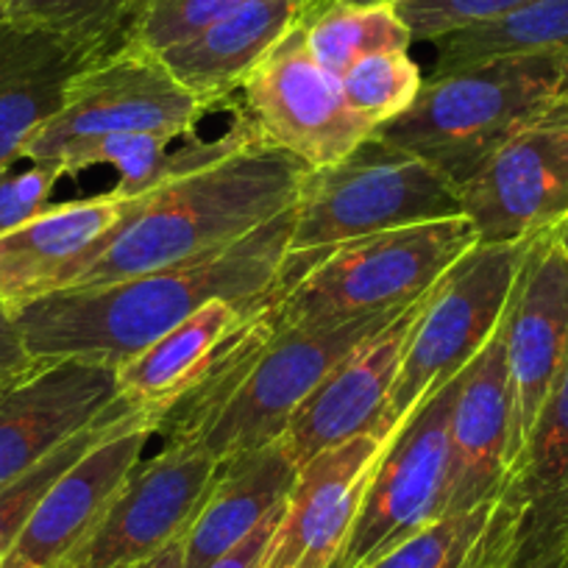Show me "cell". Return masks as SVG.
<instances>
[{"label":"cell","instance_id":"6da1fadb","mask_svg":"<svg viewBox=\"0 0 568 568\" xmlns=\"http://www.w3.org/2000/svg\"><path fill=\"white\" fill-rule=\"evenodd\" d=\"M293 206L229 248L182 265L92 287H70L18 310L31 359H92L120 368L215 298H265L278 291Z\"/></svg>","mask_w":568,"mask_h":568},{"label":"cell","instance_id":"7a4b0ae2","mask_svg":"<svg viewBox=\"0 0 568 568\" xmlns=\"http://www.w3.org/2000/svg\"><path fill=\"white\" fill-rule=\"evenodd\" d=\"M307 165L284 151L245 149L134 195V206L73 287L120 282L229 248L291 210Z\"/></svg>","mask_w":568,"mask_h":568},{"label":"cell","instance_id":"3957f363","mask_svg":"<svg viewBox=\"0 0 568 568\" xmlns=\"http://www.w3.org/2000/svg\"><path fill=\"white\" fill-rule=\"evenodd\" d=\"M568 112V53H532L429 75L413 106L374 131L460 187L510 136Z\"/></svg>","mask_w":568,"mask_h":568},{"label":"cell","instance_id":"277c9868","mask_svg":"<svg viewBox=\"0 0 568 568\" xmlns=\"http://www.w3.org/2000/svg\"><path fill=\"white\" fill-rule=\"evenodd\" d=\"M474 245L471 221L457 215L315 251L298 276L278 284L273 296L276 324L332 329L396 313L424 296Z\"/></svg>","mask_w":568,"mask_h":568},{"label":"cell","instance_id":"5b68a950","mask_svg":"<svg viewBox=\"0 0 568 568\" xmlns=\"http://www.w3.org/2000/svg\"><path fill=\"white\" fill-rule=\"evenodd\" d=\"M457 215H463V201L455 182L371 136L337 165L304 173L287 254H315L348 240Z\"/></svg>","mask_w":568,"mask_h":568},{"label":"cell","instance_id":"8992f818","mask_svg":"<svg viewBox=\"0 0 568 568\" xmlns=\"http://www.w3.org/2000/svg\"><path fill=\"white\" fill-rule=\"evenodd\" d=\"M532 240L505 245L477 243L435 282L415 321L382 413V440L390 438L429 393L455 379L488 346L510 310Z\"/></svg>","mask_w":568,"mask_h":568},{"label":"cell","instance_id":"52a82bcc","mask_svg":"<svg viewBox=\"0 0 568 568\" xmlns=\"http://www.w3.org/2000/svg\"><path fill=\"white\" fill-rule=\"evenodd\" d=\"M206 112L156 53L120 42L75 75L59 114L29 142L23 156L62 171L73 151L103 136L193 134Z\"/></svg>","mask_w":568,"mask_h":568},{"label":"cell","instance_id":"ba28073f","mask_svg":"<svg viewBox=\"0 0 568 568\" xmlns=\"http://www.w3.org/2000/svg\"><path fill=\"white\" fill-rule=\"evenodd\" d=\"M463 371L424 398L382 452L346 546L332 568H365L449 516V418Z\"/></svg>","mask_w":568,"mask_h":568},{"label":"cell","instance_id":"9c48e42d","mask_svg":"<svg viewBox=\"0 0 568 568\" xmlns=\"http://www.w3.org/2000/svg\"><path fill=\"white\" fill-rule=\"evenodd\" d=\"M304 23L260 59L240 90L256 140L318 171L354 154L376 129L348 106L341 79L315 62Z\"/></svg>","mask_w":568,"mask_h":568},{"label":"cell","instance_id":"30bf717a","mask_svg":"<svg viewBox=\"0 0 568 568\" xmlns=\"http://www.w3.org/2000/svg\"><path fill=\"white\" fill-rule=\"evenodd\" d=\"M217 468L221 463L201 444L160 440L62 568H134L160 555L187 535Z\"/></svg>","mask_w":568,"mask_h":568},{"label":"cell","instance_id":"8fae6325","mask_svg":"<svg viewBox=\"0 0 568 568\" xmlns=\"http://www.w3.org/2000/svg\"><path fill=\"white\" fill-rule=\"evenodd\" d=\"M396 313L352 321L332 329H284L276 324V335L262 348L243 387L234 393L201 446L223 463L282 438L293 413L313 396L329 371Z\"/></svg>","mask_w":568,"mask_h":568},{"label":"cell","instance_id":"7c38bea8","mask_svg":"<svg viewBox=\"0 0 568 568\" xmlns=\"http://www.w3.org/2000/svg\"><path fill=\"white\" fill-rule=\"evenodd\" d=\"M460 201L483 245L549 232L568 212V112L510 136L460 184Z\"/></svg>","mask_w":568,"mask_h":568},{"label":"cell","instance_id":"4fadbf2b","mask_svg":"<svg viewBox=\"0 0 568 568\" xmlns=\"http://www.w3.org/2000/svg\"><path fill=\"white\" fill-rule=\"evenodd\" d=\"M120 398L118 368L92 359H34L0 385V488L106 418Z\"/></svg>","mask_w":568,"mask_h":568},{"label":"cell","instance_id":"5bb4252c","mask_svg":"<svg viewBox=\"0 0 568 568\" xmlns=\"http://www.w3.org/2000/svg\"><path fill=\"white\" fill-rule=\"evenodd\" d=\"M568 371V256L549 232L538 234L507 310L510 449L507 471L527 446L540 409Z\"/></svg>","mask_w":568,"mask_h":568},{"label":"cell","instance_id":"9a60e30c","mask_svg":"<svg viewBox=\"0 0 568 568\" xmlns=\"http://www.w3.org/2000/svg\"><path fill=\"white\" fill-rule=\"evenodd\" d=\"M162 415L160 409L140 407L84 452L48 488L0 568H62L151 449Z\"/></svg>","mask_w":568,"mask_h":568},{"label":"cell","instance_id":"2e32d148","mask_svg":"<svg viewBox=\"0 0 568 568\" xmlns=\"http://www.w3.org/2000/svg\"><path fill=\"white\" fill-rule=\"evenodd\" d=\"M429 291L398 310L374 335L365 337L348 357H343L329 371V376L315 387L313 396L293 413L278 444L284 446L296 466H304L332 446L346 444L354 435L379 438L382 413H385L393 382L402 368L404 348H407Z\"/></svg>","mask_w":568,"mask_h":568},{"label":"cell","instance_id":"e0dca14e","mask_svg":"<svg viewBox=\"0 0 568 568\" xmlns=\"http://www.w3.org/2000/svg\"><path fill=\"white\" fill-rule=\"evenodd\" d=\"M387 440L354 435L298 466L260 568L335 566Z\"/></svg>","mask_w":568,"mask_h":568},{"label":"cell","instance_id":"ac0fdd59","mask_svg":"<svg viewBox=\"0 0 568 568\" xmlns=\"http://www.w3.org/2000/svg\"><path fill=\"white\" fill-rule=\"evenodd\" d=\"M131 206L134 195L114 193L48 204L0 234V304L18 313L26 304L70 291Z\"/></svg>","mask_w":568,"mask_h":568},{"label":"cell","instance_id":"d6986e66","mask_svg":"<svg viewBox=\"0 0 568 568\" xmlns=\"http://www.w3.org/2000/svg\"><path fill=\"white\" fill-rule=\"evenodd\" d=\"M112 48L0 12V168L23 160L29 142L59 114L75 75Z\"/></svg>","mask_w":568,"mask_h":568},{"label":"cell","instance_id":"ffe728a7","mask_svg":"<svg viewBox=\"0 0 568 568\" xmlns=\"http://www.w3.org/2000/svg\"><path fill=\"white\" fill-rule=\"evenodd\" d=\"M510 376L507 315L488 346L463 371L449 418V516L496 499L507 479Z\"/></svg>","mask_w":568,"mask_h":568},{"label":"cell","instance_id":"44dd1931","mask_svg":"<svg viewBox=\"0 0 568 568\" xmlns=\"http://www.w3.org/2000/svg\"><path fill=\"white\" fill-rule=\"evenodd\" d=\"M499 501L516 521L513 568H568V371L507 471Z\"/></svg>","mask_w":568,"mask_h":568},{"label":"cell","instance_id":"7402d4cb","mask_svg":"<svg viewBox=\"0 0 568 568\" xmlns=\"http://www.w3.org/2000/svg\"><path fill=\"white\" fill-rule=\"evenodd\" d=\"M321 0H245L193 40L160 53L173 79L206 109L243 87L260 59L296 29Z\"/></svg>","mask_w":568,"mask_h":568},{"label":"cell","instance_id":"603a6c76","mask_svg":"<svg viewBox=\"0 0 568 568\" xmlns=\"http://www.w3.org/2000/svg\"><path fill=\"white\" fill-rule=\"evenodd\" d=\"M298 466L278 440L221 463L212 490L184 535V568H210L284 505Z\"/></svg>","mask_w":568,"mask_h":568},{"label":"cell","instance_id":"cb8c5ba5","mask_svg":"<svg viewBox=\"0 0 568 568\" xmlns=\"http://www.w3.org/2000/svg\"><path fill=\"white\" fill-rule=\"evenodd\" d=\"M273 298H215L118 368L120 396L165 413L215 365L240 326Z\"/></svg>","mask_w":568,"mask_h":568},{"label":"cell","instance_id":"d4e9b609","mask_svg":"<svg viewBox=\"0 0 568 568\" xmlns=\"http://www.w3.org/2000/svg\"><path fill=\"white\" fill-rule=\"evenodd\" d=\"M256 140V131L243 118L229 125L215 140H195V136H168V134H118L90 142L84 149L73 151L62 162L64 176L106 165L118 173V184L109 193L114 195H142L162 184L182 179L187 173L201 171L234 151L245 149Z\"/></svg>","mask_w":568,"mask_h":568},{"label":"cell","instance_id":"484cf974","mask_svg":"<svg viewBox=\"0 0 568 568\" xmlns=\"http://www.w3.org/2000/svg\"><path fill=\"white\" fill-rule=\"evenodd\" d=\"M516 521L499 499L429 524L365 568H513Z\"/></svg>","mask_w":568,"mask_h":568},{"label":"cell","instance_id":"4316f807","mask_svg":"<svg viewBox=\"0 0 568 568\" xmlns=\"http://www.w3.org/2000/svg\"><path fill=\"white\" fill-rule=\"evenodd\" d=\"M435 68L446 75L471 64L532 53H568V0H535L490 23L468 26L435 40Z\"/></svg>","mask_w":568,"mask_h":568},{"label":"cell","instance_id":"83f0119b","mask_svg":"<svg viewBox=\"0 0 568 568\" xmlns=\"http://www.w3.org/2000/svg\"><path fill=\"white\" fill-rule=\"evenodd\" d=\"M304 29L313 59L337 79L363 59L409 51L415 42L396 7L385 0H321Z\"/></svg>","mask_w":568,"mask_h":568},{"label":"cell","instance_id":"f1b7e54d","mask_svg":"<svg viewBox=\"0 0 568 568\" xmlns=\"http://www.w3.org/2000/svg\"><path fill=\"white\" fill-rule=\"evenodd\" d=\"M136 409H140L136 404H131L129 398L120 396L106 418H101L95 426H90L87 433L75 435L73 440H68L62 449H57L51 457L37 463V466L31 468V471H26L23 477L12 479V483L0 488V562H3V557H7L9 551H12V546L18 544L20 532L26 529L29 518L34 516L37 505H40L42 496L48 494V488H51V485L57 483L84 452H90L98 440L106 438L114 426L123 424V420L129 418L131 413H136Z\"/></svg>","mask_w":568,"mask_h":568},{"label":"cell","instance_id":"f546056e","mask_svg":"<svg viewBox=\"0 0 568 568\" xmlns=\"http://www.w3.org/2000/svg\"><path fill=\"white\" fill-rule=\"evenodd\" d=\"M424 73L409 51L376 53L341 75L348 106L368 120L374 129L407 112L424 90Z\"/></svg>","mask_w":568,"mask_h":568},{"label":"cell","instance_id":"4dcf8cb0","mask_svg":"<svg viewBox=\"0 0 568 568\" xmlns=\"http://www.w3.org/2000/svg\"><path fill=\"white\" fill-rule=\"evenodd\" d=\"M142 0H3L0 12L23 23L101 42H123Z\"/></svg>","mask_w":568,"mask_h":568},{"label":"cell","instance_id":"1f68e13d","mask_svg":"<svg viewBox=\"0 0 568 568\" xmlns=\"http://www.w3.org/2000/svg\"><path fill=\"white\" fill-rule=\"evenodd\" d=\"M240 3L245 0H142L125 26L123 45L160 57L168 48L193 40Z\"/></svg>","mask_w":568,"mask_h":568},{"label":"cell","instance_id":"d6a6232c","mask_svg":"<svg viewBox=\"0 0 568 568\" xmlns=\"http://www.w3.org/2000/svg\"><path fill=\"white\" fill-rule=\"evenodd\" d=\"M529 3L535 0H402L393 7L407 23L413 40L435 42L452 31L505 18Z\"/></svg>","mask_w":568,"mask_h":568},{"label":"cell","instance_id":"836d02e7","mask_svg":"<svg viewBox=\"0 0 568 568\" xmlns=\"http://www.w3.org/2000/svg\"><path fill=\"white\" fill-rule=\"evenodd\" d=\"M64 173L51 162L18 160L0 168V234L45 210Z\"/></svg>","mask_w":568,"mask_h":568},{"label":"cell","instance_id":"e575fe53","mask_svg":"<svg viewBox=\"0 0 568 568\" xmlns=\"http://www.w3.org/2000/svg\"><path fill=\"white\" fill-rule=\"evenodd\" d=\"M284 507V505H282ZM282 507L273 510L254 532L248 535L245 540H240L232 551H226L223 557H217L210 568H260L262 566V557H265L267 544L273 538V529H276L278 516H282Z\"/></svg>","mask_w":568,"mask_h":568},{"label":"cell","instance_id":"d590c367","mask_svg":"<svg viewBox=\"0 0 568 568\" xmlns=\"http://www.w3.org/2000/svg\"><path fill=\"white\" fill-rule=\"evenodd\" d=\"M34 363L26 348L23 335L18 329V321L0 304V385H7L18 374H23L29 365Z\"/></svg>","mask_w":568,"mask_h":568},{"label":"cell","instance_id":"8d00e7d4","mask_svg":"<svg viewBox=\"0 0 568 568\" xmlns=\"http://www.w3.org/2000/svg\"><path fill=\"white\" fill-rule=\"evenodd\" d=\"M136 568H184V538L173 540L168 549H162L160 555H154L151 560L140 562Z\"/></svg>","mask_w":568,"mask_h":568},{"label":"cell","instance_id":"74e56055","mask_svg":"<svg viewBox=\"0 0 568 568\" xmlns=\"http://www.w3.org/2000/svg\"><path fill=\"white\" fill-rule=\"evenodd\" d=\"M549 234H551V237H555V243L560 245L562 254L568 256V212H566V215L560 217V221L555 223V226L549 229Z\"/></svg>","mask_w":568,"mask_h":568},{"label":"cell","instance_id":"f35d334b","mask_svg":"<svg viewBox=\"0 0 568 568\" xmlns=\"http://www.w3.org/2000/svg\"><path fill=\"white\" fill-rule=\"evenodd\" d=\"M385 3H402V0H385Z\"/></svg>","mask_w":568,"mask_h":568},{"label":"cell","instance_id":"ab89813d","mask_svg":"<svg viewBox=\"0 0 568 568\" xmlns=\"http://www.w3.org/2000/svg\"><path fill=\"white\" fill-rule=\"evenodd\" d=\"M0 7H3V0H0Z\"/></svg>","mask_w":568,"mask_h":568},{"label":"cell","instance_id":"60d3db41","mask_svg":"<svg viewBox=\"0 0 568 568\" xmlns=\"http://www.w3.org/2000/svg\"><path fill=\"white\" fill-rule=\"evenodd\" d=\"M134 568H136V566H134Z\"/></svg>","mask_w":568,"mask_h":568}]
</instances>
